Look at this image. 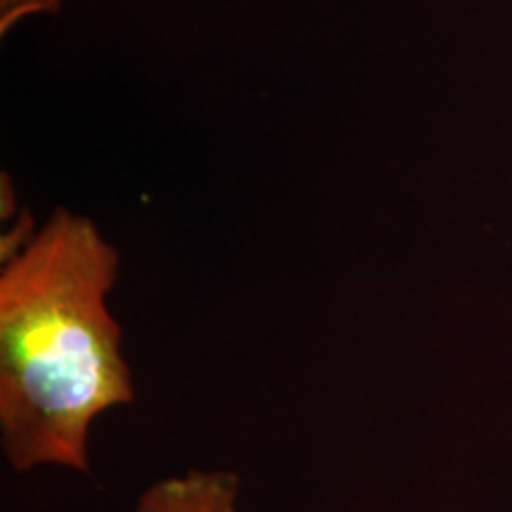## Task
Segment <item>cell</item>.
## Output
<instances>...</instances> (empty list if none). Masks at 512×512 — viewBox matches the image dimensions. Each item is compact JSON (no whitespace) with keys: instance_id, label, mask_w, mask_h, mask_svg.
Instances as JSON below:
<instances>
[{"instance_id":"7a4b0ae2","label":"cell","mask_w":512,"mask_h":512,"mask_svg":"<svg viewBox=\"0 0 512 512\" xmlns=\"http://www.w3.org/2000/svg\"><path fill=\"white\" fill-rule=\"evenodd\" d=\"M240 477L230 470H188L140 494L136 512H240Z\"/></svg>"},{"instance_id":"6da1fadb","label":"cell","mask_w":512,"mask_h":512,"mask_svg":"<svg viewBox=\"0 0 512 512\" xmlns=\"http://www.w3.org/2000/svg\"><path fill=\"white\" fill-rule=\"evenodd\" d=\"M119 254L83 214L55 209L0 271V446L15 472H91L98 415L136 399L110 311Z\"/></svg>"}]
</instances>
